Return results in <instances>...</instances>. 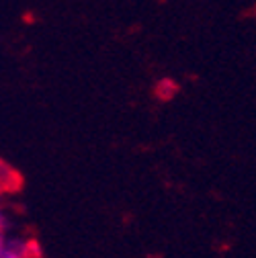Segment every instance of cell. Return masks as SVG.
Here are the masks:
<instances>
[{
	"label": "cell",
	"mask_w": 256,
	"mask_h": 258,
	"mask_svg": "<svg viewBox=\"0 0 256 258\" xmlns=\"http://www.w3.org/2000/svg\"><path fill=\"white\" fill-rule=\"evenodd\" d=\"M19 184H21V178L15 172V168H11V164H7V162L0 160V186L5 188V192L15 190Z\"/></svg>",
	"instance_id": "cell-2"
},
{
	"label": "cell",
	"mask_w": 256,
	"mask_h": 258,
	"mask_svg": "<svg viewBox=\"0 0 256 258\" xmlns=\"http://www.w3.org/2000/svg\"><path fill=\"white\" fill-rule=\"evenodd\" d=\"M43 250L39 242L25 238V236H11L0 234V258H41Z\"/></svg>",
	"instance_id": "cell-1"
},
{
	"label": "cell",
	"mask_w": 256,
	"mask_h": 258,
	"mask_svg": "<svg viewBox=\"0 0 256 258\" xmlns=\"http://www.w3.org/2000/svg\"><path fill=\"white\" fill-rule=\"evenodd\" d=\"M176 92H178V84L172 82L170 78H162V80L158 82V86H156V96H158L160 101H170V99H174Z\"/></svg>",
	"instance_id": "cell-3"
},
{
	"label": "cell",
	"mask_w": 256,
	"mask_h": 258,
	"mask_svg": "<svg viewBox=\"0 0 256 258\" xmlns=\"http://www.w3.org/2000/svg\"><path fill=\"white\" fill-rule=\"evenodd\" d=\"M3 197H5V188L0 186V234H7L11 225H9V215L3 207Z\"/></svg>",
	"instance_id": "cell-4"
}]
</instances>
